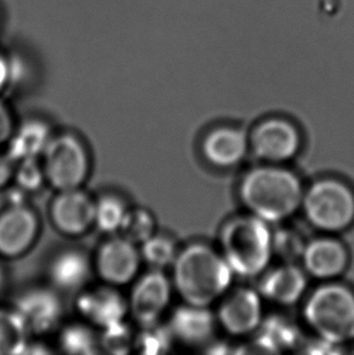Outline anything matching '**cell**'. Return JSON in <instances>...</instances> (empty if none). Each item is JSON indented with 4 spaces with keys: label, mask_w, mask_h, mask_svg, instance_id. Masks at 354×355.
I'll return each mask as SVG.
<instances>
[{
    "label": "cell",
    "mask_w": 354,
    "mask_h": 355,
    "mask_svg": "<svg viewBox=\"0 0 354 355\" xmlns=\"http://www.w3.org/2000/svg\"><path fill=\"white\" fill-rule=\"evenodd\" d=\"M232 274L222 254L208 245L192 244L177 254L173 286L188 304L209 307L227 293Z\"/></svg>",
    "instance_id": "cell-1"
},
{
    "label": "cell",
    "mask_w": 354,
    "mask_h": 355,
    "mask_svg": "<svg viewBox=\"0 0 354 355\" xmlns=\"http://www.w3.org/2000/svg\"><path fill=\"white\" fill-rule=\"evenodd\" d=\"M239 194L248 210L267 223L292 216L303 199L296 175L278 166H261L246 173L240 183Z\"/></svg>",
    "instance_id": "cell-2"
},
{
    "label": "cell",
    "mask_w": 354,
    "mask_h": 355,
    "mask_svg": "<svg viewBox=\"0 0 354 355\" xmlns=\"http://www.w3.org/2000/svg\"><path fill=\"white\" fill-rule=\"evenodd\" d=\"M221 248L232 272L253 278L267 268L273 254V234L267 222L254 215L235 217L221 232Z\"/></svg>",
    "instance_id": "cell-3"
},
{
    "label": "cell",
    "mask_w": 354,
    "mask_h": 355,
    "mask_svg": "<svg viewBox=\"0 0 354 355\" xmlns=\"http://www.w3.org/2000/svg\"><path fill=\"white\" fill-rule=\"evenodd\" d=\"M305 319L323 341L341 345L354 338V293L341 284H326L307 300Z\"/></svg>",
    "instance_id": "cell-4"
},
{
    "label": "cell",
    "mask_w": 354,
    "mask_h": 355,
    "mask_svg": "<svg viewBox=\"0 0 354 355\" xmlns=\"http://www.w3.org/2000/svg\"><path fill=\"white\" fill-rule=\"evenodd\" d=\"M301 207L312 226L321 231H344L354 221V193L336 180L313 183L303 193Z\"/></svg>",
    "instance_id": "cell-5"
},
{
    "label": "cell",
    "mask_w": 354,
    "mask_h": 355,
    "mask_svg": "<svg viewBox=\"0 0 354 355\" xmlns=\"http://www.w3.org/2000/svg\"><path fill=\"white\" fill-rule=\"evenodd\" d=\"M47 182L56 191L82 187L90 173L87 146L72 132L53 135L43 155Z\"/></svg>",
    "instance_id": "cell-6"
},
{
    "label": "cell",
    "mask_w": 354,
    "mask_h": 355,
    "mask_svg": "<svg viewBox=\"0 0 354 355\" xmlns=\"http://www.w3.org/2000/svg\"><path fill=\"white\" fill-rule=\"evenodd\" d=\"M173 282L160 269H151L136 280L130 293L129 312L140 327L159 322L171 301Z\"/></svg>",
    "instance_id": "cell-7"
},
{
    "label": "cell",
    "mask_w": 354,
    "mask_h": 355,
    "mask_svg": "<svg viewBox=\"0 0 354 355\" xmlns=\"http://www.w3.org/2000/svg\"><path fill=\"white\" fill-rule=\"evenodd\" d=\"M15 311L22 318L31 334L43 335L53 331L62 320V300L55 288L35 286L19 293Z\"/></svg>",
    "instance_id": "cell-8"
},
{
    "label": "cell",
    "mask_w": 354,
    "mask_h": 355,
    "mask_svg": "<svg viewBox=\"0 0 354 355\" xmlns=\"http://www.w3.org/2000/svg\"><path fill=\"white\" fill-rule=\"evenodd\" d=\"M141 262L139 246L120 236L101 245L96 254L95 268L106 284L118 288L136 278Z\"/></svg>",
    "instance_id": "cell-9"
},
{
    "label": "cell",
    "mask_w": 354,
    "mask_h": 355,
    "mask_svg": "<svg viewBox=\"0 0 354 355\" xmlns=\"http://www.w3.org/2000/svg\"><path fill=\"white\" fill-rule=\"evenodd\" d=\"M76 308L87 324L101 330L124 322L129 313L128 300L117 286L110 284L83 288L76 301Z\"/></svg>",
    "instance_id": "cell-10"
},
{
    "label": "cell",
    "mask_w": 354,
    "mask_h": 355,
    "mask_svg": "<svg viewBox=\"0 0 354 355\" xmlns=\"http://www.w3.org/2000/svg\"><path fill=\"white\" fill-rule=\"evenodd\" d=\"M53 226L66 236L87 233L95 222V200L82 188L58 191L50 207Z\"/></svg>",
    "instance_id": "cell-11"
},
{
    "label": "cell",
    "mask_w": 354,
    "mask_h": 355,
    "mask_svg": "<svg viewBox=\"0 0 354 355\" xmlns=\"http://www.w3.org/2000/svg\"><path fill=\"white\" fill-rule=\"evenodd\" d=\"M40 222L28 205L6 207L0 212V256L16 259L27 252L38 238Z\"/></svg>",
    "instance_id": "cell-12"
},
{
    "label": "cell",
    "mask_w": 354,
    "mask_h": 355,
    "mask_svg": "<svg viewBox=\"0 0 354 355\" xmlns=\"http://www.w3.org/2000/svg\"><path fill=\"white\" fill-rule=\"evenodd\" d=\"M300 142L296 128L283 119L266 120L250 137V146L256 157L273 164L294 158L300 148Z\"/></svg>",
    "instance_id": "cell-13"
},
{
    "label": "cell",
    "mask_w": 354,
    "mask_h": 355,
    "mask_svg": "<svg viewBox=\"0 0 354 355\" xmlns=\"http://www.w3.org/2000/svg\"><path fill=\"white\" fill-rule=\"evenodd\" d=\"M262 307L259 293L249 288L235 290L221 303L217 320L233 336H245L261 325Z\"/></svg>",
    "instance_id": "cell-14"
},
{
    "label": "cell",
    "mask_w": 354,
    "mask_h": 355,
    "mask_svg": "<svg viewBox=\"0 0 354 355\" xmlns=\"http://www.w3.org/2000/svg\"><path fill=\"white\" fill-rule=\"evenodd\" d=\"M91 269L90 259L82 250H61L49 262V280L58 291H82L89 282Z\"/></svg>",
    "instance_id": "cell-15"
},
{
    "label": "cell",
    "mask_w": 354,
    "mask_h": 355,
    "mask_svg": "<svg viewBox=\"0 0 354 355\" xmlns=\"http://www.w3.org/2000/svg\"><path fill=\"white\" fill-rule=\"evenodd\" d=\"M301 257L307 273L323 280L339 277L348 263L345 246L330 238L312 240L305 246Z\"/></svg>",
    "instance_id": "cell-16"
},
{
    "label": "cell",
    "mask_w": 354,
    "mask_h": 355,
    "mask_svg": "<svg viewBox=\"0 0 354 355\" xmlns=\"http://www.w3.org/2000/svg\"><path fill=\"white\" fill-rule=\"evenodd\" d=\"M186 303L174 311L169 327L174 338L188 346H198L208 341L215 330V317L208 309Z\"/></svg>",
    "instance_id": "cell-17"
},
{
    "label": "cell",
    "mask_w": 354,
    "mask_h": 355,
    "mask_svg": "<svg viewBox=\"0 0 354 355\" xmlns=\"http://www.w3.org/2000/svg\"><path fill=\"white\" fill-rule=\"evenodd\" d=\"M248 147L249 142L243 131L219 128L206 135L203 141V154L217 168H230L243 160Z\"/></svg>",
    "instance_id": "cell-18"
},
{
    "label": "cell",
    "mask_w": 354,
    "mask_h": 355,
    "mask_svg": "<svg viewBox=\"0 0 354 355\" xmlns=\"http://www.w3.org/2000/svg\"><path fill=\"white\" fill-rule=\"evenodd\" d=\"M306 286L305 272L295 264L285 263L264 275L260 284V291L272 302L292 306L302 297Z\"/></svg>",
    "instance_id": "cell-19"
},
{
    "label": "cell",
    "mask_w": 354,
    "mask_h": 355,
    "mask_svg": "<svg viewBox=\"0 0 354 355\" xmlns=\"http://www.w3.org/2000/svg\"><path fill=\"white\" fill-rule=\"evenodd\" d=\"M50 125L42 119H27L16 126L8 141L6 152L17 163L28 158H40L53 139Z\"/></svg>",
    "instance_id": "cell-20"
},
{
    "label": "cell",
    "mask_w": 354,
    "mask_h": 355,
    "mask_svg": "<svg viewBox=\"0 0 354 355\" xmlns=\"http://www.w3.org/2000/svg\"><path fill=\"white\" fill-rule=\"evenodd\" d=\"M31 332L15 308L0 307V355L24 354Z\"/></svg>",
    "instance_id": "cell-21"
},
{
    "label": "cell",
    "mask_w": 354,
    "mask_h": 355,
    "mask_svg": "<svg viewBox=\"0 0 354 355\" xmlns=\"http://www.w3.org/2000/svg\"><path fill=\"white\" fill-rule=\"evenodd\" d=\"M58 343L66 354L91 355L100 352L99 337L87 322H72L63 327L58 334Z\"/></svg>",
    "instance_id": "cell-22"
},
{
    "label": "cell",
    "mask_w": 354,
    "mask_h": 355,
    "mask_svg": "<svg viewBox=\"0 0 354 355\" xmlns=\"http://www.w3.org/2000/svg\"><path fill=\"white\" fill-rule=\"evenodd\" d=\"M175 340L169 325L153 322L140 327V331L135 334V351L141 354H164L170 349Z\"/></svg>",
    "instance_id": "cell-23"
},
{
    "label": "cell",
    "mask_w": 354,
    "mask_h": 355,
    "mask_svg": "<svg viewBox=\"0 0 354 355\" xmlns=\"http://www.w3.org/2000/svg\"><path fill=\"white\" fill-rule=\"evenodd\" d=\"M124 200L115 194H105L95 200V225L103 233L119 232L128 212Z\"/></svg>",
    "instance_id": "cell-24"
},
{
    "label": "cell",
    "mask_w": 354,
    "mask_h": 355,
    "mask_svg": "<svg viewBox=\"0 0 354 355\" xmlns=\"http://www.w3.org/2000/svg\"><path fill=\"white\" fill-rule=\"evenodd\" d=\"M140 254L142 261L152 269H163L173 267L176 259V245L169 236L153 234L149 239L140 245Z\"/></svg>",
    "instance_id": "cell-25"
},
{
    "label": "cell",
    "mask_w": 354,
    "mask_h": 355,
    "mask_svg": "<svg viewBox=\"0 0 354 355\" xmlns=\"http://www.w3.org/2000/svg\"><path fill=\"white\" fill-rule=\"evenodd\" d=\"M119 232L120 236L140 246L155 234V218L153 214L144 207L129 209Z\"/></svg>",
    "instance_id": "cell-26"
},
{
    "label": "cell",
    "mask_w": 354,
    "mask_h": 355,
    "mask_svg": "<svg viewBox=\"0 0 354 355\" xmlns=\"http://www.w3.org/2000/svg\"><path fill=\"white\" fill-rule=\"evenodd\" d=\"M100 349L115 355L129 354L134 349L135 332L128 322H120L102 329L99 337Z\"/></svg>",
    "instance_id": "cell-27"
},
{
    "label": "cell",
    "mask_w": 354,
    "mask_h": 355,
    "mask_svg": "<svg viewBox=\"0 0 354 355\" xmlns=\"http://www.w3.org/2000/svg\"><path fill=\"white\" fill-rule=\"evenodd\" d=\"M16 184L26 192H37L47 182L43 163L39 158H28L16 163L14 173Z\"/></svg>",
    "instance_id": "cell-28"
},
{
    "label": "cell",
    "mask_w": 354,
    "mask_h": 355,
    "mask_svg": "<svg viewBox=\"0 0 354 355\" xmlns=\"http://www.w3.org/2000/svg\"><path fill=\"white\" fill-rule=\"evenodd\" d=\"M296 334L294 331V327L287 322L282 320H271L264 327V331L261 334V345L267 347L269 349L276 348H287L290 347Z\"/></svg>",
    "instance_id": "cell-29"
},
{
    "label": "cell",
    "mask_w": 354,
    "mask_h": 355,
    "mask_svg": "<svg viewBox=\"0 0 354 355\" xmlns=\"http://www.w3.org/2000/svg\"><path fill=\"white\" fill-rule=\"evenodd\" d=\"M305 246L306 245H303L300 236L294 232L280 231L273 236V252L285 259L287 263L295 257L302 256Z\"/></svg>",
    "instance_id": "cell-30"
},
{
    "label": "cell",
    "mask_w": 354,
    "mask_h": 355,
    "mask_svg": "<svg viewBox=\"0 0 354 355\" xmlns=\"http://www.w3.org/2000/svg\"><path fill=\"white\" fill-rule=\"evenodd\" d=\"M15 123L8 106L0 100V146L8 144L14 132Z\"/></svg>",
    "instance_id": "cell-31"
},
{
    "label": "cell",
    "mask_w": 354,
    "mask_h": 355,
    "mask_svg": "<svg viewBox=\"0 0 354 355\" xmlns=\"http://www.w3.org/2000/svg\"><path fill=\"white\" fill-rule=\"evenodd\" d=\"M16 162L6 150H0V189L6 187L10 180L14 178Z\"/></svg>",
    "instance_id": "cell-32"
},
{
    "label": "cell",
    "mask_w": 354,
    "mask_h": 355,
    "mask_svg": "<svg viewBox=\"0 0 354 355\" xmlns=\"http://www.w3.org/2000/svg\"><path fill=\"white\" fill-rule=\"evenodd\" d=\"M29 193L15 184L14 187H10L5 192V200L8 207H24L28 205Z\"/></svg>",
    "instance_id": "cell-33"
},
{
    "label": "cell",
    "mask_w": 354,
    "mask_h": 355,
    "mask_svg": "<svg viewBox=\"0 0 354 355\" xmlns=\"http://www.w3.org/2000/svg\"><path fill=\"white\" fill-rule=\"evenodd\" d=\"M10 68L6 58L0 55V92L4 89L6 83L9 82Z\"/></svg>",
    "instance_id": "cell-34"
},
{
    "label": "cell",
    "mask_w": 354,
    "mask_h": 355,
    "mask_svg": "<svg viewBox=\"0 0 354 355\" xmlns=\"http://www.w3.org/2000/svg\"><path fill=\"white\" fill-rule=\"evenodd\" d=\"M5 279H6V277H5L4 268H3V266L0 263V293L4 288Z\"/></svg>",
    "instance_id": "cell-35"
}]
</instances>
